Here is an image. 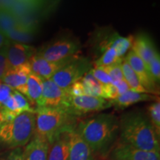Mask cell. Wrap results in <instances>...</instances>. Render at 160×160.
<instances>
[{
	"label": "cell",
	"instance_id": "cell-1",
	"mask_svg": "<svg viewBox=\"0 0 160 160\" xmlns=\"http://www.w3.org/2000/svg\"><path fill=\"white\" fill-rule=\"evenodd\" d=\"M75 129L95 156L108 157L119 133V118L100 113L80 121Z\"/></svg>",
	"mask_w": 160,
	"mask_h": 160
},
{
	"label": "cell",
	"instance_id": "cell-2",
	"mask_svg": "<svg viewBox=\"0 0 160 160\" xmlns=\"http://www.w3.org/2000/svg\"><path fill=\"white\" fill-rule=\"evenodd\" d=\"M119 142L146 151H160L159 137L143 112L131 111L119 119Z\"/></svg>",
	"mask_w": 160,
	"mask_h": 160
},
{
	"label": "cell",
	"instance_id": "cell-3",
	"mask_svg": "<svg viewBox=\"0 0 160 160\" xmlns=\"http://www.w3.org/2000/svg\"><path fill=\"white\" fill-rule=\"evenodd\" d=\"M34 113L35 133L47 138L49 142L59 132L77 125L76 117L64 108H38Z\"/></svg>",
	"mask_w": 160,
	"mask_h": 160
},
{
	"label": "cell",
	"instance_id": "cell-4",
	"mask_svg": "<svg viewBox=\"0 0 160 160\" xmlns=\"http://www.w3.org/2000/svg\"><path fill=\"white\" fill-rule=\"evenodd\" d=\"M36 115L24 112L11 121L0 124V142L10 148L26 145L35 133Z\"/></svg>",
	"mask_w": 160,
	"mask_h": 160
},
{
	"label": "cell",
	"instance_id": "cell-5",
	"mask_svg": "<svg viewBox=\"0 0 160 160\" xmlns=\"http://www.w3.org/2000/svg\"><path fill=\"white\" fill-rule=\"evenodd\" d=\"M80 49L81 43L79 39L70 33H66L46 44L37 51V53L47 61L57 62L76 57Z\"/></svg>",
	"mask_w": 160,
	"mask_h": 160
},
{
	"label": "cell",
	"instance_id": "cell-6",
	"mask_svg": "<svg viewBox=\"0 0 160 160\" xmlns=\"http://www.w3.org/2000/svg\"><path fill=\"white\" fill-rule=\"evenodd\" d=\"M91 68L92 63L88 58L77 55L58 70L51 79L67 91L73 83L81 80Z\"/></svg>",
	"mask_w": 160,
	"mask_h": 160
},
{
	"label": "cell",
	"instance_id": "cell-7",
	"mask_svg": "<svg viewBox=\"0 0 160 160\" xmlns=\"http://www.w3.org/2000/svg\"><path fill=\"white\" fill-rule=\"evenodd\" d=\"M112 107L109 100L102 97H90V96H80L71 97L69 96L66 104L65 109L73 117H79L95 113L109 108Z\"/></svg>",
	"mask_w": 160,
	"mask_h": 160
},
{
	"label": "cell",
	"instance_id": "cell-8",
	"mask_svg": "<svg viewBox=\"0 0 160 160\" xmlns=\"http://www.w3.org/2000/svg\"><path fill=\"white\" fill-rule=\"evenodd\" d=\"M108 157L110 160H160L158 152L146 151L118 142Z\"/></svg>",
	"mask_w": 160,
	"mask_h": 160
},
{
	"label": "cell",
	"instance_id": "cell-9",
	"mask_svg": "<svg viewBox=\"0 0 160 160\" xmlns=\"http://www.w3.org/2000/svg\"><path fill=\"white\" fill-rule=\"evenodd\" d=\"M69 94L50 79H42V96L39 108H64Z\"/></svg>",
	"mask_w": 160,
	"mask_h": 160
},
{
	"label": "cell",
	"instance_id": "cell-10",
	"mask_svg": "<svg viewBox=\"0 0 160 160\" xmlns=\"http://www.w3.org/2000/svg\"><path fill=\"white\" fill-rule=\"evenodd\" d=\"M124 58L131 66L132 70L134 71L139 82L146 91L150 94L157 96V93H159V86L156 85L153 81L147 66L142 60L136 55L134 52L131 50L128 51V54Z\"/></svg>",
	"mask_w": 160,
	"mask_h": 160
},
{
	"label": "cell",
	"instance_id": "cell-11",
	"mask_svg": "<svg viewBox=\"0 0 160 160\" xmlns=\"http://www.w3.org/2000/svg\"><path fill=\"white\" fill-rule=\"evenodd\" d=\"M37 51V50L33 46L9 40L7 50L8 69L15 68L29 62Z\"/></svg>",
	"mask_w": 160,
	"mask_h": 160
},
{
	"label": "cell",
	"instance_id": "cell-12",
	"mask_svg": "<svg viewBox=\"0 0 160 160\" xmlns=\"http://www.w3.org/2000/svg\"><path fill=\"white\" fill-rule=\"evenodd\" d=\"M31 73V66L28 62L15 68H9L4 75L2 82L11 88L25 96L28 78Z\"/></svg>",
	"mask_w": 160,
	"mask_h": 160
},
{
	"label": "cell",
	"instance_id": "cell-13",
	"mask_svg": "<svg viewBox=\"0 0 160 160\" xmlns=\"http://www.w3.org/2000/svg\"><path fill=\"white\" fill-rule=\"evenodd\" d=\"M75 127L63 130L51 139L48 160L69 159L70 133Z\"/></svg>",
	"mask_w": 160,
	"mask_h": 160
},
{
	"label": "cell",
	"instance_id": "cell-14",
	"mask_svg": "<svg viewBox=\"0 0 160 160\" xmlns=\"http://www.w3.org/2000/svg\"><path fill=\"white\" fill-rule=\"evenodd\" d=\"M131 50L142 60L146 66L148 65L150 62L159 52L156 48L153 39L145 32H140L133 37Z\"/></svg>",
	"mask_w": 160,
	"mask_h": 160
},
{
	"label": "cell",
	"instance_id": "cell-15",
	"mask_svg": "<svg viewBox=\"0 0 160 160\" xmlns=\"http://www.w3.org/2000/svg\"><path fill=\"white\" fill-rule=\"evenodd\" d=\"M73 58L57 62H51L43 59L41 56L38 54L37 51L36 54L29 61L31 73L42 79H50L58 70H59Z\"/></svg>",
	"mask_w": 160,
	"mask_h": 160
},
{
	"label": "cell",
	"instance_id": "cell-16",
	"mask_svg": "<svg viewBox=\"0 0 160 160\" xmlns=\"http://www.w3.org/2000/svg\"><path fill=\"white\" fill-rule=\"evenodd\" d=\"M50 142L47 138L34 133L23 149L24 160H48Z\"/></svg>",
	"mask_w": 160,
	"mask_h": 160
},
{
	"label": "cell",
	"instance_id": "cell-17",
	"mask_svg": "<svg viewBox=\"0 0 160 160\" xmlns=\"http://www.w3.org/2000/svg\"><path fill=\"white\" fill-rule=\"evenodd\" d=\"M75 128L71 130L70 133L68 160H95V154L77 133Z\"/></svg>",
	"mask_w": 160,
	"mask_h": 160
},
{
	"label": "cell",
	"instance_id": "cell-18",
	"mask_svg": "<svg viewBox=\"0 0 160 160\" xmlns=\"http://www.w3.org/2000/svg\"><path fill=\"white\" fill-rule=\"evenodd\" d=\"M158 99L159 97L156 95L138 93L129 90L116 99L109 100V102L111 106H114L116 108L124 109L133 105V104L141 102H155Z\"/></svg>",
	"mask_w": 160,
	"mask_h": 160
},
{
	"label": "cell",
	"instance_id": "cell-19",
	"mask_svg": "<svg viewBox=\"0 0 160 160\" xmlns=\"http://www.w3.org/2000/svg\"><path fill=\"white\" fill-rule=\"evenodd\" d=\"M25 96L28 98L27 99L28 100L30 105H35L36 108H39L42 102V78L32 73L29 75L26 85Z\"/></svg>",
	"mask_w": 160,
	"mask_h": 160
},
{
	"label": "cell",
	"instance_id": "cell-20",
	"mask_svg": "<svg viewBox=\"0 0 160 160\" xmlns=\"http://www.w3.org/2000/svg\"><path fill=\"white\" fill-rule=\"evenodd\" d=\"M37 30L38 29L19 25L14 29L8 32L5 35V37L11 41L16 42L22 44L29 43L34 39Z\"/></svg>",
	"mask_w": 160,
	"mask_h": 160
},
{
	"label": "cell",
	"instance_id": "cell-21",
	"mask_svg": "<svg viewBox=\"0 0 160 160\" xmlns=\"http://www.w3.org/2000/svg\"><path fill=\"white\" fill-rule=\"evenodd\" d=\"M122 70L123 77L125 81L128 85L131 91L138 92V93H148L146 90L142 87L141 83L139 82V79L134 73V71L132 70L131 66L128 65L125 58H122L121 62Z\"/></svg>",
	"mask_w": 160,
	"mask_h": 160
},
{
	"label": "cell",
	"instance_id": "cell-22",
	"mask_svg": "<svg viewBox=\"0 0 160 160\" xmlns=\"http://www.w3.org/2000/svg\"><path fill=\"white\" fill-rule=\"evenodd\" d=\"M81 82H82L85 96L103 98L102 86L92 75L91 71L82 78Z\"/></svg>",
	"mask_w": 160,
	"mask_h": 160
},
{
	"label": "cell",
	"instance_id": "cell-23",
	"mask_svg": "<svg viewBox=\"0 0 160 160\" xmlns=\"http://www.w3.org/2000/svg\"><path fill=\"white\" fill-rule=\"evenodd\" d=\"M19 25L17 17L8 9L0 5V32L6 35Z\"/></svg>",
	"mask_w": 160,
	"mask_h": 160
},
{
	"label": "cell",
	"instance_id": "cell-24",
	"mask_svg": "<svg viewBox=\"0 0 160 160\" xmlns=\"http://www.w3.org/2000/svg\"><path fill=\"white\" fill-rule=\"evenodd\" d=\"M123 58V57H122ZM122 58L119 57L117 51L113 48H107L100 54L93 63V67L105 68L113 64L121 62Z\"/></svg>",
	"mask_w": 160,
	"mask_h": 160
},
{
	"label": "cell",
	"instance_id": "cell-25",
	"mask_svg": "<svg viewBox=\"0 0 160 160\" xmlns=\"http://www.w3.org/2000/svg\"><path fill=\"white\" fill-rule=\"evenodd\" d=\"M148 117L157 134L160 135V102L159 99L152 102L147 108Z\"/></svg>",
	"mask_w": 160,
	"mask_h": 160
},
{
	"label": "cell",
	"instance_id": "cell-26",
	"mask_svg": "<svg viewBox=\"0 0 160 160\" xmlns=\"http://www.w3.org/2000/svg\"><path fill=\"white\" fill-rule=\"evenodd\" d=\"M121 62L113 64V65L107 66V67L103 68L105 71L108 73L111 78L112 85H116L119 82L124 80L122 70Z\"/></svg>",
	"mask_w": 160,
	"mask_h": 160
},
{
	"label": "cell",
	"instance_id": "cell-27",
	"mask_svg": "<svg viewBox=\"0 0 160 160\" xmlns=\"http://www.w3.org/2000/svg\"><path fill=\"white\" fill-rule=\"evenodd\" d=\"M147 68L153 81L158 85L160 82V57L159 52L150 62Z\"/></svg>",
	"mask_w": 160,
	"mask_h": 160
},
{
	"label": "cell",
	"instance_id": "cell-28",
	"mask_svg": "<svg viewBox=\"0 0 160 160\" xmlns=\"http://www.w3.org/2000/svg\"><path fill=\"white\" fill-rule=\"evenodd\" d=\"M91 72L95 79L102 86V89L112 85L111 78L105 71L103 68L93 67V68H91Z\"/></svg>",
	"mask_w": 160,
	"mask_h": 160
},
{
	"label": "cell",
	"instance_id": "cell-29",
	"mask_svg": "<svg viewBox=\"0 0 160 160\" xmlns=\"http://www.w3.org/2000/svg\"><path fill=\"white\" fill-rule=\"evenodd\" d=\"M8 42L9 39L6 45L0 50V81H2L6 71L8 70V63L7 59V50Z\"/></svg>",
	"mask_w": 160,
	"mask_h": 160
},
{
	"label": "cell",
	"instance_id": "cell-30",
	"mask_svg": "<svg viewBox=\"0 0 160 160\" xmlns=\"http://www.w3.org/2000/svg\"><path fill=\"white\" fill-rule=\"evenodd\" d=\"M68 93L71 97H80V96H85V90L81 80L76 82L67 90Z\"/></svg>",
	"mask_w": 160,
	"mask_h": 160
},
{
	"label": "cell",
	"instance_id": "cell-31",
	"mask_svg": "<svg viewBox=\"0 0 160 160\" xmlns=\"http://www.w3.org/2000/svg\"><path fill=\"white\" fill-rule=\"evenodd\" d=\"M13 90L0 81V106L11 97Z\"/></svg>",
	"mask_w": 160,
	"mask_h": 160
},
{
	"label": "cell",
	"instance_id": "cell-32",
	"mask_svg": "<svg viewBox=\"0 0 160 160\" xmlns=\"http://www.w3.org/2000/svg\"><path fill=\"white\" fill-rule=\"evenodd\" d=\"M5 160H24L23 149L22 148H17L9 153Z\"/></svg>",
	"mask_w": 160,
	"mask_h": 160
},
{
	"label": "cell",
	"instance_id": "cell-33",
	"mask_svg": "<svg viewBox=\"0 0 160 160\" xmlns=\"http://www.w3.org/2000/svg\"><path fill=\"white\" fill-rule=\"evenodd\" d=\"M115 86L116 89H117V93L118 95H119V97L120 95L123 94L124 93H125L126 91H129L130 88L128 85L127 82L125 81V79L122 80V81L119 82H118L117 84H116V85H113Z\"/></svg>",
	"mask_w": 160,
	"mask_h": 160
},
{
	"label": "cell",
	"instance_id": "cell-34",
	"mask_svg": "<svg viewBox=\"0 0 160 160\" xmlns=\"http://www.w3.org/2000/svg\"><path fill=\"white\" fill-rule=\"evenodd\" d=\"M8 41V39L5 37V34L0 32V50L6 45Z\"/></svg>",
	"mask_w": 160,
	"mask_h": 160
}]
</instances>
